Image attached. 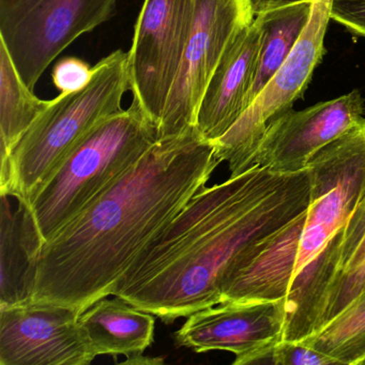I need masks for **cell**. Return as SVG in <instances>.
I'll return each mask as SVG.
<instances>
[{
    "mask_svg": "<svg viewBox=\"0 0 365 365\" xmlns=\"http://www.w3.org/2000/svg\"><path fill=\"white\" fill-rule=\"evenodd\" d=\"M309 193L307 168H253L205 185L138 254L113 296L168 324L220 304L227 273L304 213Z\"/></svg>",
    "mask_w": 365,
    "mask_h": 365,
    "instance_id": "1",
    "label": "cell"
},
{
    "mask_svg": "<svg viewBox=\"0 0 365 365\" xmlns=\"http://www.w3.org/2000/svg\"><path fill=\"white\" fill-rule=\"evenodd\" d=\"M221 163L197 129L158 140L42 245L35 302L86 311L113 296L138 254L206 185Z\"/></svg>",
    "mask_w": 365,
    "mask_h": 365,
    "instance_id": "2",
    "label": "cell"
},
{
    "mask_svg": "<svg viewBox=\"0 0 365 365\" xmlns=\"http://www.w3.org/2000/svg\"><path fill=\"white\" fill-rule=\"evenodd\" d=\"M129 89V54L115 51L95 66L84 88L52 100L1 161L0 195L29 204L95 125L123 110Z\"/></svg>",
    "mask_w": 365,
    "mask_h": 365,
    "instance_id": "3",
    "label": "cell"
},
{
    "mask_svg": "<svg viewBox=\"0 0 365 365\" xmlns=\"http://www.w3.org/2000/svg\"><path fill=\"white\" fill-rule=\"evenodd\" d=\"M157 142V128L134 98L129 108L95 125L27 204L43 243L78 217Z\"/></svg>",
    "mask_w": 365,
    "mask_h": 365,
    "instance_id": "4",
    "label": "cell"
},
{
    "mask_svg": "<svg viewBox=\"0 0 365 365\" xmlns=\"http://www.w3.org/2000/svg\"><path fill=\"white\" fill-rule=\"evenodd\" d=\"M307 168L311 193L292 284L343 232L365 197V118L320 149Z\"/></svg>",
    "mask_w": 365,
    "mask_h": 365,
    "instance_id": "5",
    "label": "cell"
},
{
    "mask_svg": "<svg viewBox=\"0 0 365 365\" xmlns=\"http://www.w3.org/2000/svg\"><path fill=\"white\" fill-rule=\"evenodd\" d=\"M117 0H0V41L34 91L72 42L113 16Z\"/></svg>",
    "mask_w": 365,
    "mask_h": 365,
    "instance_id": "6",
    "label": "cell"
},
{
    "mask_svg": "<svg viewBox=\"0 0 365 365\" xmlns=\"http://www.w3.org/2000/svg\"><path fill=\"white\" fill-rule=\"evenodd\" d=\"M331 6L332 0H313L309 22L279 71L239 120L223 136L211 142L217 159L227 162L230 177L251 170L252 158L267 125L292 110L311 82L314 70L326 53L324 42Z\"/></svg>",
    "mask_w": 365,
    "mask_h": 365,
    "instance_id": "7",
    "label": "cell"
},
{
    "mask_svg": "<svg viewBox=\"0 0 365 365\" xmlns=\"http://www.w3.org/2000/svg\"><path fill=\"white\" fill-rule=\"evenodd\" d=\"M255 14L251 0H196L191 35L173 85L158 140L196 129L198 108L226 48Z\"/></svg>",
    "mask_w": 365,
    "mask_h": 365,
    "instance_id": "8",
    "label": "cell"
},
{
    "mask_svg": "<svg viewBox=\"0 0 365 365\" xmlns=\"http://www.w3.org/2000/svg\"><path fill=\"white\" fill-rule=\"evenodd\" d=\"M196 0H145L129 54L130 87L159 129L191 35Z\"/></svg>",
    "mask_w": 365,
    "mask_h": 365,
    "instance_id": "9",
    "label": "cell"
},
{
    "mask_svg": "<svg viewBox=\"0 0 365 365\" xmlns=\"http://www.w3.org/2000/svg\"><path fill=\"white\" fill-rule=\"evenodd\" d=\"M81 314L35 301L0 307V364H91L98 354L81 328Z\"/></svg>",
    "mask_w": 365,
    "mask_h": 365,
    "instance_id": "10",
    "label": "cell"
},
{
    "mask_svg": "<svg viewBox=\"0 0 365 365\" xmlns=\"http://www.w3.org/2000/svg\"><path fill=\"white\" fill-rule=\"evenodd\" d=\"M285 326L286 298L223 302L190 315L174 339L178 347L198 354L230 351L236 356L232 364H253L270 359Z\"/></svg>",
    "mask_w": 365,
    "mask_h": 365,
    "instance_id": "11",
    "label": "cell"
},
{
    "mask_svg": "<svg viewBox=\"0 0 365 365\" xmlns=\"http://www.w3.org/2000/svg\"><path fill=\"white\" fill-rule=\"evenodd\" d=\"M364 112V100L358 91L307 110H287L267 125L251 168L275 173L305 170L320 149L358 125Z\"/></svg>",
    "mask_w": 365,
    "mask_h": 365,
    "instance_id": "12",
    "label": "cell"
},
{
    "mask_svg": "<svg viewBox=\"0 0 365 365\" xmlns=\"http://www.w3.org/2000/svg\"><path fill=\"white\" fill-rule=\"evenodd\" d=\"M259 16L230 42L205 91L198 108L196 129L204 140L223 136L247 110L262 48Z\"/></svg>",
    "mask_w": 365,
    "mask_h": 365,
    "instance_id": "13",
    "label": "cell"
},
{
    "mask_svg": "<svg viewBox=\"0 0 365 365\" xmlns=\"http://www.w3.org/2000/svg\"><path fill=\"white\" fill-rule=\"evenodd\" d=\"M307 211L269 237L226 275L222 303L286 298L292 285Z\"/></svg>",
    "mask_w": 365,
    "mask_h": 365,
    "instance_id": "14",
    "label": "cell"
},
{
    "mask_svg": "<svg viewBox=\"0 0 365 365\" xmlns=\"http://www.w3.org/2000/svg\"><path fill=\"white\" fill-rule=\"evenodd\" d=\"M1 195L0 209V307L31 302L35 294L42 241L33 212L18 200Z\"/></svg>",
    "mask_w": 365,
    "mask_h": 365,
    "instance_id": "15",
    "label": "cell"
},
{
    "mask_svg": "<svg viewBox=\"0 0 365 365\" xmlns=\"http://www.w3.org/2000/svg\"><path fill=\"white\" fill-rule=\"evenodd\" d=\"M103 298L81 314L83 332L98 356H125L123 363H147L143 356L155 339V316L130 304L125 299Z\"/></svg>",
    "mask_w": 365,
    "mask_h": 365,
    "instance_id": "16",
    "label": "cell"
},
{
    "mask_svg": "<svg viewBox=\"0 0 365 365\" xmlns=\"http://www.w3.org/2000/svg\"><path fill=\"white\" fill-rule=\"evenodd\" d=\"M365 286V197L339 236L335 273L328 288L315 331L328 324ZM312 334V333H311Z\"/></svg>",
    "mask_w": 365,
    "mask_h": 365,
    "instance_id": "17",
    "label": "cell"
},
{
    "mask_svg": "<svg viewBox=\"0 0 365 365\" xmlns=\"http://www.w3.org/2000/svg\"><path fill=\"white\" fill-rule=\"evenodd\" d=\"M313 0H304L258 14L262 37L257 70L247 97V108L279 71L298 41L311 16Z\"/></svg>",
    "mask_w": 365,
    "mask_h": 365,
    "instance_id": "18",
    "label": "cell"
},
{
    "mask_svg": "<svg viewBox=\"0 0 365 365\" xmlns=\"http://www.w3.org/2000/svg\"><path fill=\"white\" fill-rule=\"evenodd\" d=\"M25 84L5 43L0 41V159L11 155L27 130L50 106Z\"/></svg>",
    "mask_w": 365,
    "mask_h": 365,
    "instance_id": "19",
    "label": "cell"
},
{
    "mask_svg": "<svg viewBox=\"0 0 365 365\" xmlns=\"http://www.w3.org/2000/svg\"><path fill=\"white\" fill-rule=\"evenodd\" d=\"M299 343L334 359L337 364L362 365L365 360V286L328 324Z\"/></svg>",
    "mask_w": 365,
    "mask_h": 365,
    "instance_id": "20",
    "label": "cell"
},
{
    "mask_svg": "<svg viewBox=\"0 0 365 365\" xmlns=\"http://www.w3.org/2000/svg\"><path fill=\"white\" fill-rule=\"evenodd\" d=\"M270 362L275 365L337 364L334 359L307 347L299 341L282 339L271 351Z\"/></svg>",
    "mask_w": 365,
    "mask_h": 365,
    "instance_id": "21",
    "label": "cell"
},
{
    "mask_svg": "<svg viewBox=\"0 0 365 365\" xmlns=\"http://www.w3.org/2000/svg\"><path fill=\"white\" fill-rule=\"evenodd\" d=\"M93 68L76 57L61 59L53 69L52 78L55 87L61 93H74L84 88L93 76Z\"/></svg>",
    "mask_w": 365,
    "mask_h": 365,
    "instance_id": "22",
    "label": "cell"
},
{
    "mask_svg": "<svg viewBox=\"0 0 365 365\" xmlns=\"http://www.w3.org/2000/svg\"><path fill=\"white\" fill-rule=\"evenodd\" d=\"M330 18L365 38V0H332Z\"/></svg>",
    "mask_w": 365,
    "mask_h": 365,
    "instance_id": "23",
    "label": "cell"
},
{
    "mask_svg": "<svg viewBox=\"0 0 365 365\" xmlns=\"http://www.w3.org/2000/svg\"><path fill=\"white\" fill-rule=\"evenodd\" d=\"M299 1H304V0H251V5L256 16L258 14H264V12L279 9V8L299 3Z\"/></svg>",
    "mask_w": 365,
    "mask_h": 365,
    "instance_id": "24",
    "label": "cell"
},
{
    "mask_svg": "<svg viewBox=\"0 0 365 365\" xmlns=\"http://www.w3.org/2000/svg\"><path fill=\"white\" fill-rule=\"evenodd\" d=\"M362 365H365V360H364V361H363V362H362Z\"/></svg>",
    "mask_w": 365,
    "mask_h": 365,
    "instance_id": "25",
    "label": "cell"
}]
</instances>
